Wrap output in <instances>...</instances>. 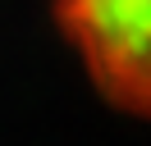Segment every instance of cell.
Here are the masks:
<instances>
[{
    "label": "cell",
    "mask_w": 151,
    "mask_h": 146,
    "mask_svg": "<svg viewBox=\"0 0 151 146\" xmlns=\"http://www.w3.org/2000/svg\"><path fill=\"white\" fill-rule=\"evenodd\" d=\"M55 14L105 100L151 119V0H55Z\"/></svg>",
    "instance_id": "6da1fadb"
}]
</instances>
